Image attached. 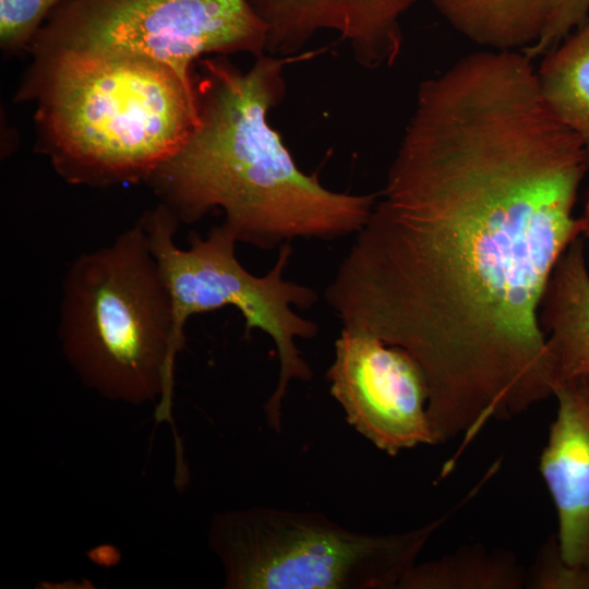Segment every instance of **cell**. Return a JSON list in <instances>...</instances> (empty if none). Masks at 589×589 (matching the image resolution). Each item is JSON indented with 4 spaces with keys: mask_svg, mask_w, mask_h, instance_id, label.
Wrapping results in <instances>:
<instances>
[{
    "mask_svg": "<svg viewBox=\"0 0 589 589\" xmlns=\"http://www.w3.org/2000/svg\"><path fill=\"white\" fill-rule=\"evenodd\" d=\"M584 141L531 61L480 51L421 83L365 225L324 296L342 326L406 350L429 388L434 445L553 396L539 323L581 236Z\"/></svg>",
    "mask_w": 589,
    "mask_h": 589,
    "instance_id": "cell-1",
    "label": "cell"
},
{
    "mask_svg": "<svg viewBox=\"0 0 589 589\" xmlns=\"http://www.w3.org/2000/svg\"><path fill=\"white\" fill-rule=\"evenodd\" d=\"M170 294L177 337L184 341L189 317L225 306L236 308L245 322V335L254 328L268 335L279 360L276 388L264 406L266 422L281 430V405L292 380L308 382L313 372L302 358L297 338L311 339L317 325L292 309H309L317 301L316 292L304 285L286 280L283 275L292 249L280 245L277 261L264 276L248 272L236 256L238 242L226 225L215 226L205 238L192 236L188 249L176 245L178 219L164 205L141 218Z\"/></svg>",
    "mask_w": 589,
    "mask_h": 589,
    "instance_id": "cell-6",
    "label": "cell"
},
{
    "mask_svg": "<svg viewBox=\"0 0 589 589\" xmlns=\"http://www.w3.org/2000/svg\"><path fill=\"white\" fill-rule=\"evenodd\" d=\"M589 14V0H558L555 11L541 37L522 52L530 59L545 53L578 27Z\"/></svg>",
    "mask_w": 589,
    "mask_h": 589,
    "instance_id": "cell-17",
    "label": "cell"
},
{
    "mask_svg": "<svg viewBox=\"0 0 589 589\" xmlns=\"http://www.w3.org/2000/svg\"><path fill=\"white\" fill-rule=\"evenodd\" d=\"M41 36L47 47L156 61L191 87V68L200 57L257 58L267 45L266 25L251 0H68Z\"/></svg>",
    "mask_w": 589,
    "mask_h": 589,
    "instance_id": "cell-7",
    "label": "cell"
},
{
    "mask_svg": "<svg viewBox=\"0 0 589 589\" xmlns=\"http://www.w3.org/2000/svg\"><path fill=\"white\" fill-rule=\"evenodd\" d=\"M347 422L390 456L433 445L429 388L416 360L365 332L342 327L326 373Z\"/></svg>",
    "mask_w": 589,
    "mask_h": 589,
    "instance_id": "cell-8",
    "label": "cell"
},
{
    "mask_svg": "<svg viewBox=\"0 0 589 589\" xmlns=\"http://www.w3.org/2000/svg\"><path fill=\"white\" fill-rule=\"evenodd\" d=\"M68 0H0V40L3 48L22 46L37 33L49 12Z\"/></svg>",
    "mask_w": 589,
    "mask_h": 589,
    "instance_id": "cell-16",
    "label": "cell"
},
{
    "mask_svg": "<svg viewBox=\"0 0 589 589\" xmlns=\"http://www.w3.org/2000/svg\"><path fill=\"white\" fill-rule=\"evenodd\" d=\"M470 40L496 50L527 48L546 28L558 0H431Z\"/></svg>",
    "mask_w": 589,
    "mask_h": 589,
    "instance_id": "cell-12",
    "label": "cell"
},
{
    "mask_svg": "<svg viewBox=\"0 0 589 589\" xmlns=\"http://www.w3.org/2000/svg\"><path fill=\"white\" fill-rule=\"evenodd\" d=\"M581 225V238L586 244V248L589 250V194L586 200L584 212L579 217Z\"/></svg>",
    "mask_w": 589,
    "mask_h": 589,
    "instance_id": "cell-18",
    "label": "cell"
},
{
    "mask_svg": "<svg viewBox=\"0 0 589 589\" xmlns=\"http://www.w3.org/2000/svg\"><path fill=\"white\" fill-rule=\"evenodd\" d=\"M537 75L545 101L584 141L589 160V14L549 52Z\"/></svg>",
    "mask_w": 589,
    "mask_h": 589,
    "instance_id": "cell-14",
    "label": "cell"
},
{
    "mask_svg": "<svg viewBox=\"0 0 589 589\" xmlns=\"http://www.w3.org/2000/svg\"><path fill=\"white\" fill-rule=\"evenodd\" d=\"M539 323L556 387L589 373V269L578 237L557 261L543 292Z\"/></svg>",
    "mask_w": 589,
    "mask_h": 589,
    "instance_id": "cell-11",
    "label": "cell"
},
{
    "mask_svg": "<svg viewBox=\"0 0 589 589\" xmlns=\"http://www.w3.org/2000/svg\"><path fill=\"white\" fill-rule=\"evenodd\" d=\"M446 518L373 534L321 513L251 507L214 515L208 545L229 589H399Z\"/></svg>",
    "mask_w": 589,
    "mask_h": 589,
    "instance_id": "cell-5",
    "label": "cell"
},
{
    "mask_svg": "<svg viewBox=\"0 0 589 589\" xmlns=\"http://www.w3.org/2000/svg\"><path fill=\"white\" fill-rule=\"evenodd\" d=\"M38 119L56 169L73 183L148 180L199 121L196 88L146 58L55 48Z\"/></svg>",
    "mask_w": 589,
    "mask_h": 589,
    "instance_id": "cell-3",
    "label": "cell"
},
{
    "mask_svg": "<svg viewBox=\"0 0 589 589\" xmlns=\"http://www.w3.org/2000/svg\"><path fill=\"white\" fill-rule=\"evenodd\" d=\"M59 339L84 385L132 405L158 400L156 420H170L175 361L184 341L175 333L170 294L141 219L71 263Z\"/></svg>",
    "mask_w": 589,
    "mask_h": 589,
    "instance_id": "cell-4",
    "label": "cell"
},
{
    "mask_svg": "<svg viewBox=\"0 0 589 589\" xmlns=\"http://www.w3.org/2000/svg\"><path fill=\"white\" fill-rule=\"evenodd\" d=\"M526 585L532 589H589V566L566 562L553 536L540 549Z\"/></svg>",
    "mask_w": 589,
    "mask_h": 589,
    "instance_id": "cell-15",
    "label": "cell"
},
{
    "mask_svg": "<svg viewBox=\"0 0 589 589\" xmlns=\"http://www.w3.org/2000/svg\"><path fill=\"white\" fill-rule=\"evenodd\" d=\"M539 470L554 503L563 558L589 566V373L560 384Z\"/></svg>",
    "mask_w": 589,
    "mask_h": 589,
    "instance_id": "cell-10",
    "label": "cell"
},
{
    "mask_svg": "<svg viewBox=\"0 0 589 589\" xmlns=\"http://www.w3.org/2000/svg\"><path fill=\"white\" fill-rule=\"evenodd\" d=\"M309 55L264 53L248 71L219 58L202 61L197 124L148 179L178 220L194 223L220 208L238 242L263 250L362 229L378 193L325 188L297 166L269 123V111L285 95V68Z\"/></svg>",
    "mask_w": 589,
    "mask_h": 589,
    "instance_id": "cell-2",
    "label": "cell"
},
{
    "mask_svg": "<svg viewBox=\"0 0 589 589\" xmlns=\"http://www.w3.org/2000/svg\"><path fill=\"white\" fill-rule=\"evenodd\" d=\"M416 0H251L267 28L266 53L289 57L315 34L333 31L357 62L390 67L402 47L401 16Z\"/></svg>",
    "mask_w": 589,
    "mask_h": 589,
    "instance_id": "cell-9",
    "label": "cell"
},
{
    "mask_svg": "<svg viewBox=\"0 0 589 589\" xmlns=\"http://www.w3.org/2000/svg\"><path fill=\"white\" fill-rule=\"evenodd\" d=\"M526 580L513 553L477 545L416 563L399 589H519Z\"/></svg>",
    "mask_w": 589,
    "mask_h": 589,
    "instance_id": "cell-13",
    "label": "cell"
}]
</instances>
